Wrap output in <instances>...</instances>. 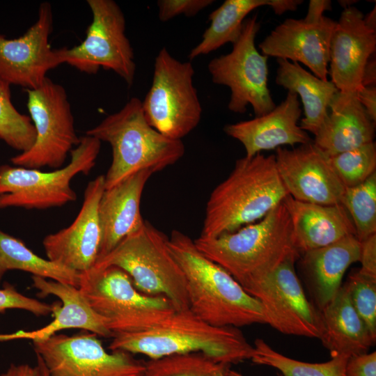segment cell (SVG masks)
<instances>
[{"label": "cell", "instance_id": "cell-1", "mask_svg": "<svg viewBox=\"0 0 376 376\" xmlns=\"http://www.w3.org/2000/svg\"><path fill=\"white\" fill-rule=\"evenodd\" d=\"M112 338L111 351L141 354L150 359L199 352L230 365L251 359L254 353L239 328L211 325L189 309L175 311L149 327L116 334Z\"/></svg>", "mask_w": 376, "mask_h": 376}, {"label": "cell", "instance_id": "cell-2", "mask_svg": "<svg viewBox=\"0 0 376 376\" xmlns=\"http://www.w3.org/2000/svg\"><path fill=\"white\" fill-rule=\"evenodd\" d=\"M169 246L184 273L189 309L196 316L217 327L266 324L260 302L201 253L188 235L173 230Z\"/></svg>", "mask_w": 376, "mask_h": 376}, {"label": "cell", "instance_id": "cell-3", "mask_svg": "<svg viewBox=\"0 0 376 376\" xmlns=\"http://www.w3.org/2000/svg\"><path fill=\"white\" fill-rule=\"evenodd\" d=\"M196 248L227 271L245 290L274 271L297 250L292 224L283 202L265 217L236 231L198 237Z\"/></svg>", "mask_w": 376, "mask_h": 376}, {"label": "cell", "instance_id": "cell-4", "mask_svg": "<svg viewBox=\"0 0 376 376\" xmlns=\"http://www.w3.org/2000/svg\"><path fill=\"white\" fill-rule=\"evenodd\" d=\"M275 155L238 159L228 178L212 191L200 236L212 238L259 221L288 196Z\"/></svg>", "mask_w": 376, "mask_h": 376}, {"label": "cell", "instance_id": "cell-5", "mask_svg": "<svg viewBox=\"0 0 376 376\" xmlns=\"http://www.w3.org/2000/svg\"><path fill=\"white\" fill-rule=\"evenodd\" d=\"M86 135L111 147L112 161L104 175L105 189L141 170L161 171L175 164L185 150L182 140L169 139L148 124L141 100L136 97L87 130Z\"/></svg>", "mask_w": 376, "mask_h": 376}, {"label": "cell", "instance_id": "cell-6", "mask_svg": "<svg viewBox=\"0 0 376 376\" xmlns=\"http://www.w3.org/2000/svg\"><path fill=\"white\" fill-rule=\"evenodd\" d=\"M115 266L125 271L141 293L166 297L177 311L189 309L186 280L173 256L169 237L145 221L93 268Z\"/></svg>", "mask_w": 376, "mask_h": 376}, {"label": "cell", "instance_id": "cell-7", "mask_svg": "<svg viewBox=\"0 0 376 376\" xmlns=\"http://www.w3.org/2000/svg\"><path fill=\"white\" fill-rule=\"evenodd\" d=\"M101 141L85 135L70 152V162L49 172L8 164L0 165V209L10 207L45 210L77 200L72 180L95 166Z\"/></svg>", "mask_w": 376, "mask_h": 376}, {"label": "cell", "instance_id": "cell-8", "mask_svg": "<svg viewBox=\"0 0 376 376\" xmlns=\"http://www.w3.org/2000/svg\"><path fill=\"white\" fill-rule=\"evenodd\" d=\"M79 290L92 308L108 320L113 334L144 329L177 311L164 296L139 292L118 267L80 274Z\"/></svg>", "mask_w": 376, "mask_h": 376}, {"label": "cell", "instance_id": "cell-9", "mask_svg": "<svg viewBox=\"0 0 376 376\" xmlns=\"http://www.w3.org/2000/svg\"><path fill=\"white\" fill-rule=\"evenodd\" d=\"M194 72L190 61L177 60L166 47L155 57L152 84L141 101L142 110L148 124L169 139L182 140L201 120Z\"/></svg>", "mask_w": 376, "mask_h": 376}, {"label": "cell", "instance_id": "cell-10", "mask_svg": "<svg viewBox=\"0 0 376 376\" xmlns=\"http://www.w3.org/2000/svg\"><path fill=\"white\" fill-rule=\"evenodd\" d=\"M26 91L36 139L28 150L11 157L10 162L27 169H60L80 140L66 91L47 77L38 88Z\"/></svg>", "mask_w": 376, "mask_h": 376}, {"label": "cell", "instance_id": "cell-11", "mask_svg": "<svg viewBox=\"0 0 376 376\" xmlns=\"http://www.w3.org/2000/svg\"><path fill=\"white\" fill-rule=\"evenodd\" d=\"M92 22L79 45L58 49L62 63L80 72L96 74L102 68L120 77L129 87L134 82V54L125 34V18L113 0H87Z\"/></svg>", "mask_w": 376, "mask_h": 376}, {"label": "cell", "instance_id": "cell-12", "mask_svg": "<svg viewBox=\"0 0 376 376\" xmlns=\"http://www.w3.org/2000/svg\"><path fill=\"white\" fill-rule=\"evenodd\" d=\"M260 28L256 15L245 19L231 52L214 58L207 67L212 82L230 90L228 109L244 113L251 105L256 117L276 107L268 88V56L260 54L255 45Z\"/></svg>", "mask_w": 376, "mask_h": 376}, {"label": "cell", "instance_id": "cell-13", "mask_svg": "<svg viewBox=\"0 0 376 376\" xmlns=\"http://www.w3.org/2000/svg\"><path fill=\"white\" fill-rule=\"evenodd\" d=\"M96 334L82 331L33 341L49 376H142L144 361L123 351L107 352Z\"/></svg>", "mask_w": 376, "mask_h": 376}, {"label": "cell", "instance_id": "cell-14", "mask_svg": "<svg viewBox=\"0 0 376 376\" xmlns=\"http://www.w3.org/2000/svg\"><path fill=\"white\" fill-rule=\"evenodd\" d=\"M299 257L288 258L245 290L262 304L266 324L284 334L320 339L323 330L321 312L306 297L295 272Z\"/></svg>", "mask_w": 376, "mask_h": 376}, {"label": "cell", "instance_id": "cell-15", "mask_svg": "<svg viewBox=\"0 0 376 376\" xmlns=\"http://www.w3.org/2000/svg\"><path fill=\"white\" fill-rule=\"evenodd\" d=\"M52 29V6L42 2L37 20L22 36L8 39L0 34V79L26 90L42 85L47 72L63 64L59 49L49 44Z\"/></svg>", "mask_w": 376, "mask_h": 376}, {"label": "cell", "instance_id": "cell-16", "mask_svg": "<svg viewBox=\"0 0 376 376\" xmlns=\"http://www.w3.org/2000/svg\"><path fill=\"white\" fill-rule=\"evenodd\" d=\"M104 189V175L88 183L82 206L73 222L43 239L47 259L79 274L95 266L102 242L98 208Z\"/></svg>", "mask_w": 376, "mask_h": 376}, {"label": "cell", "instance_id": "cell-17", "mask_svg": "<svg viewBox=\"0 0 376 376\" xmlns=\"http://www.w3.org/2000/svg\"><path fill=\"white\" fill-rule=\"evenodd\" d=\"M275 159L279 176L294 199L325 205L342 204L345 187L313 141L292 149L277 148Z\"/></svg>", "mask_w": 376, "mask_h": 376}, {"label": "cell", "instance_id": "cell-18", "mask_svg": "<svg viewBox=\"0 0 376 376\" xmlns=\"http://www.w3.org/2000/svg\"><path fill=\"white\" fill-rule=\"evenodd\" d=\"M337 22L286 19L259 44L263 54L302 63L318 78L328 80L330 42Z\"/></svg>", "mask_w": 376, "mask_h": 376}, {"label": "cell", "instance_id": "cell-19", "mask_svg": "<svg viewBox=\"0 0 376 376\" xmlns=\"http://www.w3.org/2000/svg\"><path fill=\"white\" fill-rule=\"evenodd\" d=\"M363 14L354 6L344 8L331 36L329 75L342 93L361 88L364 68L376 50V31L364 23Z\"/></svg>", "mask_w": 376, "mask_h": 376}, {"label": "cell", "instance_id": "cell-20", "mask_svg": "<svg viewBox=\"0 0 376 376\" xmlns=\"http://www.w3.org/2000/svg\"><path fill=\"white\" fill-rule=\"evenodd\" d=\"M33 287L39 290L38 296L52 295L61 301L53 304L54 320L47 325L32 331H18L12 334H0V341L29 339L45 340L64 329H81L99 336L112 338L108 320L97 313L79 288L74 285L32 276Z\"/></svg>", "mask_w": 376, "mask_h": 376}, {"label": "cell", "instance_id": "cell-21", "mask_svg": "<svg viewBox=\"0 0 376 376\" xmlns=\"http://www.w3.org/2000/svg\"><path fill=\"white\" fill-rule=\"evenodd\" d=\"M301 109L296 93L288 91L285 100L265 115L225 125L224 131L244 146L246 157L284 145L294 146L312 141L298 125Z\"/></svg>", "mask_w": 376, "mask_h": 376}, {"label": "cell", "instance_id": "cell-22", "mask_svg": "<svg viewBox=\"0 0 376 376\" xmlns=\"http://www.w3.org/2000/svg\"><path fill=\"white\" fill-rule=\"evenodd\" d=\"M153 173L152 170H141L104 189L98 208L102 242L97 260L143 226L145 220L140 212L141 198Z\"/></svg>", "mask_w": 376, "mask_h": 376}, {"label": "cell", "instance_id": "cell-23", "mask_svg": "<svg viewBox=\"0 0 376 376\" xmlns=\"http://www.w3.org/2000/svg\"><path fill=\"white\" fill-rule=\"evenodd\" d=\"M375 127L359 101L357 93L338 91L313 142L329 157L374 141Z\"/></svg>", "mask_w": 376, "mask_h": 376}, {"label": "cell", "instance_id": "cell-24", "mask_svg": "<svg viewBox=\"0 0 376 376\" xmlns=\"http://www.w3.org/2000/svg\"><path fill=\"white\" fill-rule=\"evenodd\" d=\"M290 218L295 246L300 253L331 244L356 232L342 204L325 205L297 201H283Z\"/></svg>", "mask_w": 376, "mask_h": 376}, {"label": "cell", "instance_id": "cell-25", "mask_svg": "<svg viewBox=\"0 0 376 376\" xmlns=\"http://www.w3.org/2000/svg\"><path fill=\"white\" fill-rule=\"evenodd\" d=\"M302 254L300 267L312 294L313 304L321 311L341 287L348 267L359 261L360 242L355 235H349Z\"/></svg>", "mask_w": 376, "mask_h": 376}, {"label": "cell", "instance_id": "cell-26", "mask_svg": "<svg viewBox=\"0 0 376 376\" xmlns=\"http://www.w3.org/2000/svg\"><path fill=\"white\" fill-rule=\"evenodd\" d=\"M320 312L323 330L320 340L331 357L368 353L375 343L376 338L353 307L345 283Z\"/></svg>", "mask_w": 376, "mask_h": 376}, {"label": "cell", "instance_id": "cell-27", "mask_svg": "<svg viewBox=\"0 0 376 376\" xmlns=\"http://www.w3.org/2000/svg\"><path fill=\"white\" fill-rule=\"evenodd\" d=\"M276 83L300 97L304 117L299 127L315 134L326 118L329 104L339 91L331 81H324L303 68L299 63L277 58Z\"/></svg>", "mask_w": 376, "mask_h": 376}, {"label": "cell", "instance_id": "cell-28", "mask_svg": "<svg viewBox=\"0 0 376 376\" xmlns=\"http://www.w3.org/2000/svg\"><path fill=\"white\" fill-rule=\"evenodd\" d=\"M272 0H226L209 15L210 26L201 42L189 54V60L210 54L240 37L246 15L256 8L270 6Z\"/></svg>", "mask_w": 376, "mask_h": 376}, {"label": "cell", "instance_id": "cell-29", "mask_svg": "<svg viewBox=\"0 0 376 376\" xmlns=\"http://www.w3.org/2000/svg\"><path fill=\"white\" fill-rule=\"evenodd\" d=\"M17 269L32 276L49 279L79 286L80 274L49 259H45L29 249L20 240L0 229V283L6 272Z\"/></svg>", "mask_w": 376, "mask_h": 376}, {"label": "cell", "instance_id": "cell-30", "mask_svg": "<svg viewBox=\"0 0 376 376\" xmlns=\"http://www.w3.org/2000/svg\"><path fill=\"white\" fill-rule=\"evenodd\" d=\"M254 353L251 360L256 364L277 369L282 376H345L348 357H331L322 363H308L288 357L268 345L263 339L254 341Z\"/></svg>", "mask_w": 376, "mask_h": 376}, {"label": "cell", "instance_id": "cell-31", "mask_svg": "<svg viewBox=\"0 0 376 376\" xmlns=\"http://www.w3.org/2000/svg\"><path fill=\"white\" fill-rule=\"evenodd\" d=\"M144 363L147 376H226L230 366L199 352L172 354Z\"/></svg>", "mask_w": 376, "mask_h": 376}, {"label": "cell", "instance_id": "cell-32", "mask_svg": "<svg viewBox=\"0 0 376 376\" xmlns=\"http://www.w3.org/2000/svg\"><path fill=\"white\" fill-rule=\"evenodd\" d=\"M342 205L350 216L359 242L376 234V172L363 183L346 187Z\"/></svg>", "mask_w": 376, "mask_h": 376}, {"label": "cell", "instance_id": "cell-33", "mask_svg": "<svg viewBox=\"0 0 376 376\" xmlns=\"http://www.w3.org/2000/svg\"><path fill=\"white\" fill-rule=\"evenodd\" d=\"M35 139L30 117L16 109L11 101L10 85L0 79V140L22 152L33 146Z\"/></svg>", "mask_w": 376, "mask_h": 376}, {"label": "cell", "instance_id": "cell-34", "mask_svg": "<svg viewBox=\"0 0 376 376\" xmlns=\"http://www.w3.org/2000/svg\"><path fill=\"white\" fill-rule=\"evenodd\" d=\"M327 158L345 188L363 183L376 172V145L374 141Z\"/></svg>", "mask_w": 376, "mask_h": 376}, {"label": "cell", "instance_id": "cell-35", "mask_svg": "<svg viewBox=\"0 0 376 376\" xmlns=\"http://www.w3.org/2000/svg\"><path fill=\"white\" fill-rule=\"evenodd\" d=\"M353 307L376 338V280L352 272L345 283Z\"/></svg>", "mask_w": 376, "mask_h": 376}, {"label": "cell", "instance_id": "cell-36", "mask_svg": "<svg viewBox=\"0 0 376 376\" xmlns=\"http://www.w3.org/2000/svg\"><path fill=\"white\" fill-rule=\"evenodd\" d=\"M53 308V304H49L25 296L9 283H6L0 289V313L8 309H21L40 317L52 313Z\"/></svg>", "mask_w": 376, "mask_h": 376}, {"label": "cell", "instance_id": "cell-37", "mask_svg": "<svg viewBox=\"0 0 376 376\" xmlns=\"http://www.w3.org/2000/svg\"><path fill=\"white\" fill-rule=\"evenodd\" d=\"M213 2L212 0H159L158 17L161 22H167L181 15L193 17Z\"/></svg>", "mask_w": 376, "mask_h": 376}, {"label": "cell", "instance_id": "cell-38", "mask_svg": "<svg viewBox=\"0 0 376 376\" xmlns=\"http://www.w3.org/2000/svg\"><path fill=\"white\" fill-rule=\"evenodd\" d=\"M345 376H376V352L350 357L345 366Z\"/></svg>", "mask_w": 376, "mask_h": 376}, {"label": "cell", "instance_id": "cell-39", "mask_svg": "<svg viewBox=\"0 0 376 376\" xmlns=\"http://www.w3.org/2000/svg\"><path fill=\"white\" fill-rule=\"evenodd\" d=\"M361 268L358 271L363 275L376 280V234L360 242Z\"/></svg>", "mask_w": 376, "mask_h": 376}, {"label": "cell", "instance_id": "cell-40", "mask_svg": "<svg viewBox=\"0 0 376 376\" xmlns=\"http://www.w3.org/2000/svg\"><path fill=\"white\" fill-rule=\"evenodd\" d=\"M359 101L370 120L376 123V85L362 87L357 92Z\"/></svg>", "mask_w": 376, "mask_h": 376}, {"label": "cell", "instance_id": "cell-41", "mask_svg": "<svg viewBox=\"0 0 376 376\" xmlns=\"http://www.w3.org/2000/svg\"><path fill=\"white\" fill-rule=\"evenodd\" d=\"M0 376H42V373L38 364L31 366L26 363H13Z\"/></svg>", "mask_w": 376, "mask_h": 376}, {"label": "cell", "instance_id": "cell-42", "mask_svg": "<svg viewBox=\"0 0 376 376\" xmlns=\"http://www.w3.org/2000/svg\"><path fill=\"white\" fill-rule=\"evenodd\" d=\"M331 10V2L328 0H311L305 19L313 21L322 18L326 10Z\"/></svg>", "mask_w": 376, "mask_h": 376}, {"label": "cell", "instance_id": "cell-43", "mask_svg": "<svg viewBox=\"0 0 376 376\" xmlns=\"http://www.w3.org/2000/svg\"><path fill=\"white\" fill-rule=\"evenodd\" d=\"M302 3L301 0H272L269 6L276 15H281L285 12L297 10Z\"/></svg>", "mask_w": 376, "mask_h": 376}, {"label": "cell", "instance_id": "cell-44", "mask_svg": "<svg viewBox=\"0 0 376 376\" xmlns=\"http://www.w3.org/2000/svg\"><path fill=\"white\" fill-rule=\"evenodd\" d=\"M376 83V62L372 56L368 61L362 75V87L375 85Z\"/></svg>", "mask_w": 376, "mask_h": 376}, {"label": "cell", "instance_id": "cell-45", "mask_svg": "<svg viewBox=\"0 0 376 376\" xmlns=\"http://www.w3.org/2000/svg\"><path fill=\"white\" fill-rule=\"evenodd\" d=\"M365 24L370 29L376 31V9L374 8L363 17Z\"/></svg>", "mask_w": 376, "mask_h": 376}, {"label": "cell", "instance_id": "cell-46", "mask_svg": "<svg viewBox=\"0 0 376 376\" xmlns=\"http://www.w3.org/2000/svg\"><path fill=\"white\" fill-rule=\"evenodd\" d=\"M36 359H37V364L39 366L40 368L42 376H49L47 369L43 362L42 361L41 359L38 356L36 355Z\"/></svg>", "mask_w": 376, "mask_h": 376}, {"label": "cell", "instance_id": "cell-47", "mask_svg": "<svg viewBox=\"0 0 376 376\" xmlns=\"http://www.w3.org/2000/svg\"><path fill=\"white\" fill-rule=\"evenodd\" d=\"M356 2H357V1H347V0H340V1H338V3L339 4L343 7V8H348V7H351L352 6V3H355Z\"/></svg>", "mask_w": 376, "mask_h": 376}, {"label": "cell", "instance_id": "cell-48", "mask_svg": "<svg viewBox=\"0 0 376 376\" xmlns=\"http://www.w3.org/2000/svg\"><path fill=\"white\" fill-rule=\"evenodd\" d=\"M226 376H245V375L235 370L229 369L226 373Z\"/></svg>", "mask_w": 376, "mask_h": 376}, {"label": "cell", "instance_id": "cell-49", "mask_svg": "<svg viewBox=\"0 0 376 376\" xmlns=\"http://www.w3.org/2000/svg\"><path fill=\"white\" fill-rule=\"evenodd\" d=\"M142 376H147V375H146L145 373H144Z\"/></svg>", "mask_w": 376, "mask_h": 376}]
</instances>
